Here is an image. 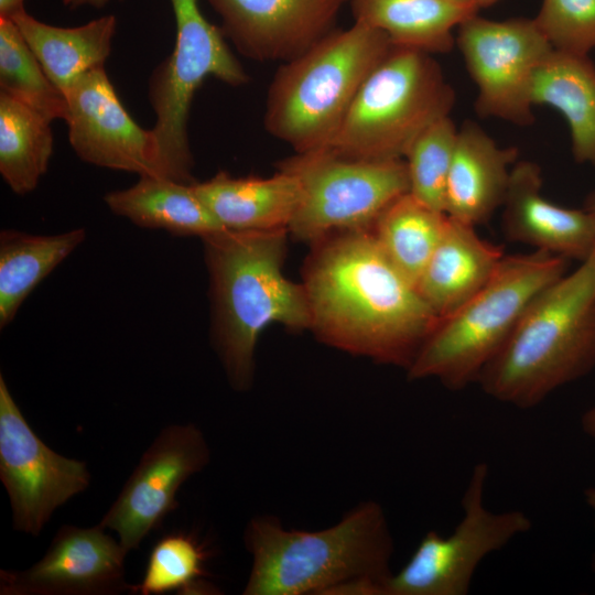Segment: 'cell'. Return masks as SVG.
I'll list each match as a JSON object with an SVG mask.
<instances>
[{"instance_id": "obj_16", "label": "cell", "mask_w": 595, "mask_h": 595, "mask_svg": "<svg viewBox=\"0 0 595 595\" xmlns=\"http://www.w3.org/2000/svg\"><path fill=\"white\" fill-rule=\"evenodd\" d=\"M348 0H208L221 31L246 57L286 62L335 29Z\"/></svg>"}, {"instance_id": "obj_19", "label": "cell", "mask_w": 595, "mask_h": 595, "mask_svg": "<svg viewBox=\"0 0 595 595\" xmlns=\"http://www.w3.org/2000/svg\"><path fill=\"white\" fill-rule=\"evenodd\" d=\"M505 256L504 247L482 239L475 226L448 217L416 289L440 318L478 292Z\"/></svg>"}, {"instance_id": "obj_31", "label": "cell", "mask_w": 595, "mask_h": 595, "mask_svg": "<svg viewBox=\"0 0 595 595\" xmlns=\"http://www.w3.org/2000/svg\"><path fill=\"white\" fill-rule=\"evenodd\" d=\"M534 21L556 52L588 56L595 48V0H542Z\"/></svg>"}, {"instance_id": "obj_4", "label": "cell", "mask_w": 595, "mask_h": 595, "mask_svg": "<svg viewBox=\"0 0 595 595\" xmlns=\"http://www.w3.org/2000/svg\"><path fill=\"white\" fill-rule=\"evenodd\" d=\"M595 367V256L538 293L477 383L519 409L540 404Z\"/></svg>"}, {"instance_id": "obj_10", "label": "cell", "mask_w": 595, "mask_h": 595, "mask_svg": "<svg viewBox=\"0 0 595 595\" xmlns=\"http://www.w3.org/2000/svg\"><path fill=\"white\" fill-rule=\"evenodd\" d=\"M487 478L488 465L476 464L458 524L447 537L428 531L405 565L389 577L383 595H466L480 562L531 529L523 511L495 512L485 506Z\"/></svg>"}, {"instance_id": "obj_6", "label": "cell", "mask_w": 595, "mask_h": 595, "mask_svg": "<svg viewBox=\"0 0 595 595\" xmlns=\"http://www.w3.org/2000/svg\"><path fill=\"white\" fill-rule=\"evenodd\" d=\"M567 261L541 250L505 256L478 292L437 320L408 378H434L452 390L477 382L533 298L566 273Z\"/></svg>"}, {"instance_id": "obj_33", "label": "cell", "mask_w": 595, "mask_h": 595, "mask_svg": "<svg viewBox=\"0 0 595 595\" xmlns=\"http://www.w3.org/2000/svg\"><path fill=\"white\" fill-rule=\"evenodd\" d=\"M581 426L585 434L595 439V404L583 413Z\"/></svg>"}, {"instance_id": "obj_5", "label": "cell", "mask_w": 595, "mask_h": 595, "mask_svg": "<svg viewBox=\"0 0 595 595\" xmlns=\"http://www.w3.org/2000/svg\"><path fill=\"white\" fill-rule=\"evenodd\" d=\"M392 46L386 33L355 21L283 62L268 89L266 130L295 153L325 149Z\"/></svg>"}, {"instance_id": "obj_26", "label": "cell", "mask_w": 595, "mask_h": 595, "mask_svg": "<svg viewBox=\"0 0 595 595\" xmlns=\"http://www.w3.org/2000/svg\"><path fill=\"white\" fill-rule=\"evenodd\" d=\"M51 121L0 93V173L15 194L32 192L46 173L53 153Z\"/></svg>"}, {"instance_id": "obj_12", "label": "cell", "mask_w": 595, "mask_h": 595, "mask_svg": "<svg viewBox=\"0 0 595 595\" xmlns=\"http://www.w3.org/2000/svg\"><path fill=\"white\" fill-rule=\"evenodd\" d=\"M0 479L9 496L12 527L37 537L57 508L85 491L91 479L84 461L48 447L33 431L0 375Z\"/></svg>"}, {"instance_id": "obj_2", "label": "cell", "mask_w": 595, "mask_h": 595, "mask_svg": "<svg viewBox=\"0 0 595 595\" xmlns=\"http://www.w3.org/2000/svg\"><path fill=\"white\" fill-rule=\"evenodd\" d=\"M251 570L244 595H383L393 538L383 508L360 502L332 527L286 529L257 516L244 531Z\"/></svg>"}, {"instance_id": "obj_17", "label": "cell", "mask_w": 595, "mask_h": 595, "mask_svg": "<svg viewBox=\"0 0 595 595\" xmlns=\"http://www.w3.org/2000/svg\"><path fill=\"white\" fill-rule=\"evenodd\" d=\"M538 163L518 160L502 204L501 228L509 241L580 262L593 252L592 224L583 209L556 205L541 194Z\"/></svg>"}, {"instance_id": "obj_35", "label": "cell", "mask_w": 595, "mask_h": 595, "mask_svg": "<svg viewBox=\"0 0 595 595\" xmlns=\"http://www.w3.org/2000/svg\"><path fill=\"white\" fill-rule=\"evenodd\" d=\"M109 1L110 0H63V3L71 9H76L84 6L101 8L105 7Z\"/></svg>"}, {"instance_id": "obj_7", "label": "cell", "mask_w": 595, "mask_h": 595, "mask_svg": "<svg viewBox=\"0 0 595 595\" xmlns=\"http://www.w3.org/2000/svg\"><path fill=\"white\" fill-rule=\"evenodd\" d=\"M454 102L455 91L432 54L393 45L325 149L350 159H402L425 128L450 115Z\"/></svg>"}, {"instance_id": "obj_25", "label": "cell", "mask_w": 595, "mask_h": 595, "mask_svg": "<svg viewBox=\"0 0 595 595\" xmlns=\"http://www.w3.org/2000/svg\"><path fill=\"white\" fill-rule=\"evenodd\" d=\"M86 238L84 228L57 235L0 232V327L8 326L36 285Z\"/></svg>"}, {"instance_id": "obj_38", "label": "cell", "mask_w": 595, "mask_h": 595, "mask_svg": "<svg viewBox=\"0 0 595 595\" xmlns=\"http://www.w3.org/2000/svg\"><path fill=\"white\" fill-rule=\"evenodd\" d=\"M591 564H592L593 571L595 572V553H594L593 556H592V562H591Z\"/></svg>"}, {"instance_id": "obj_32", "label": "cell", "mask_w": 595, "mask_h": 595, "mask_svg": "<svg viewBox=\"0 0 595 595\" xmlns=\"http://www.w3.org/2000/svg\"><path fill=\"white\" fill-rule=\"evenodd\" d=\"M23 11L24 0H0V18L12 19Z\"/></svg>"}, {"instance_id": "obj_14", "label": "cell", "mask_w": 595, "mask_h": 595, "mask_svg": "<svg viewBox=\"0 0 595 595\" xmlns=\"http://www.w3.org/2000/svg\"><path fill=\"white\" fill-rule=\"evenodd\" d=\"M65 96L68 140L83 161L139 176L165 177L152 129L132 119L104 66L77 78Z\"/></svg>"}, {"instance_id": "obj_27", "label": "cell", "mask_w": 595, "mask_h": 595, "mask_svg": "<svg viewBox=\"0 0 595 595\" xmlns=\"http://www.w3.org/2000/svg\"><path fill=\"white\" fill-rule=\"evenodd\" d=\"M447 218L408 192L386 207L371 231L391 262L416 286Z\"/></svg>"}, {"instance_id": "obj_36", "label": "cell", "mask_w": 595, "mask_h": 595, "mask_svg": "<svg viewBox=\"0 0 595 595\" xmlns=\"http://www.w3.org/2000/svg\"><path fill=\"white\" fill-rule=\"evenodd\" d=\"M584 499L586 505L593 511L595 524V487H588L584 490Z\"/></svg>"}, {"instance_id": "obj_13", "label": "cell", "mask_w": 595, "mask_h": 595, "mask_svg": "<svg viewBox=\"0 0 595 595\" xmlns=\"http://www.w3.org/2000/svg\"><path fill=\"white\" fill-rule=\"evenodd\" d=\"M210 462V448L194 423L163 428L141 455L99 524L130 552L178 507L183 484Z\"/></svg>"}, {"instance_id": "obj_24", "label": "cell", "mask_w": 595, "mask_h": 595, "mask_svg": "<svg viewBox=\"0 0 595 595\" xmlns=\"http://www.w3.org/2000/svg\"><path fill=\"white\" fill-rule=\"evenodd\" d=\"M12 20L51 80L65 94L85 73L104 66L117 21L105 15L75 28L41 22L26 11Z\"/></svg>"}, {"instance_id": "obj_9", "label": "cell", "mask_w": 595, "mask_h": 595, "mask_svg": "<svg viewBox=\"0 0 595 595\" xmlns=\"http://www.w3.org/2000/svg\"><path fill=\"white\" fill-rule=\"evenodd\" d=\"M278 169L300 183V204L289 231L301 240L317 242L336 232L371 229L386 207L409 192L402 159H350L321 149L295 153Z\"/></svg>"}, {"instance_id": "obj_21", "label": "cell", "mask_w": 595, "mask_h": 595, "mask_svg": "<svg viewBox=\"0 0 595 595\" xmlns=\"http://www.w3.org/2000/svg\"><path fill=\"white\" fill-rule=\"evenodd\" d=\"M530 100L565 118L574 160L595 166V65L588 56L552 50L532 76Z\"/></svg>"}, {"instance_id": "obj_30", "label": "cell", "mask_w": 595, "mask_h": 595, "mask_svg": "<svg viewBox=\"0 0 595 595\" xmlns=\"http://www.w3.org/2000/svg\"><path fill=\"white\" fill-rule=\"evenodd\" d=\"M457 132L450 115L442 117L416 137L404 156L409 193L443 213Z\"/></svg>"}, {"instance_id": "obj_18", "label": "cell", "mask_w": 595, "mask_h": 595, "mask_svg": "<svg viewBox=\"0 0 595 595\" xmlns=\"http://www.w3.org/2000/svg\"><path fill=\"white\" fill-rule=\"evenodd\" d=\"M516 147H500L476 122L458 128L448 173L445 214L476 226L487 221L502 206L513 164Z\"/></svg>"}, {"instance_id": "obj_3", "label": "cell", "mask_w": 595, "mask_h": 595, "mask_svg": "<svg viewBox=\"0 0 595 595\" xmlns=\"http://www.w3.org/2000/svg\"><path fill=\"white\" fill-rule=\"evenodd\" d=\"M286 229H224L203 237L213 302V340L227 379L237 391L251 388L260 334L279 323L311 326L305 288L285 278Z\"/></svg>"}, {"instance_id": "obj_11", "label": "cell", "mask_w": 595, "mask_h": 595, "mask_svg": "<svg viewBox=\"0 0 595 595\" xmlns=\"http://www.w3.org/2000/svg\"><path fill=\"white\" fill-rule=\"evenodd\" d=\"M457 29L456 44L478 90L476 112L517 126L531 125V79L553 50L534 19L497 21L477 13Z\"/></svg>"}, {"instance_id": "obj_22", "label": "cell", "mask_w": 595, "mask_h": 595, "mask_svg": "<svg viewBox=\"0 0 595 595\" xmlns=\"http://www.w3.org/2000/svg\"><path fill=\"white\" fill-rule=\"evenodd\" d=\"M354 20L376 28L397 46L446 53L453 30L478 9L459 0H349Z\"/></svg>"}, {"instance_id": "obj_20", "label": "cell", "mask_w": 595, "mask_h": 595, "mask_svg": "<svg viewBox=\"0 0 595 595\" xmlns=\"http://www.w3.org/2000/svg\"><path fill=\"white\" fill-rule=\"evenodd\" d=\"M193 185L214 217L228 230H289L301 198L299 180L282 169L270 177H234L219 172Z\"/></svg>"}, {"instance_id": "obj_29", "label": "cell", "mask_w": 595, "mask_h": 595, "mask_svg": "<svg viewBox=\"0 0 595 595\" xmlns=\"http://www.w3.org/2000/svg\"><path fill=\"white\" fill-rule=\"evenodd\" d=\"M206 555L204 548L192 536L169 533L152 548L143 577L139 584L132 585L130 593L160 595L174 591L182 594L214 591L203 581Z\"/></svg>"}, {"instance_id": "obj_8", "label": "cell", "mask_w": 595, "mask_h": 595, "mask_svg": "<svg viewBox=\"0 0 595 595\" xmlns=\"http://www.w3.org/2000/svg\"><path fill=\"white\" fill-rule=\"evenodd\" d=\"M170 1L176 39L172 54L154 68L149 80V101L156 117L152 131L165 177L193 184L187 123L195 93L209 76L230 86L247 84L249 76L221 29L204 17L198 0Z\"/></svg>"}, {"instance_id": "obj_1", "label": "cell", "mask_w": 595, "mask_h": 595, "mask_svg": "<svg viewBox=\"0 0 595 595\" xmlns=\"http://www.w3.org/2000/svg\"><path fill=\"white\" fill-rule=\"evenodd\" d=\"M303 285L311 326L324 343L378 363L415 359L439 317L387 257L371 229L317 241Z\"/></svg>"}, {"instance_id": "obj_23", "label": "cell", "mask_w": 595, "mask_h": 595, "mask_svg": "<svg viewBox=\"0 0 595 595\" xmlns=\"http://www.w3.org/2000/svg\"><path fill=\"white\" fill-rule=\"evenodd\" d=\"M193 184L139 176L134 185L109 192L104 201L112 213L142 228L201 238L224 230Z\"/></svg>"}, {"instance_id": "obj_28", "label": "cell", "mask_w": 595, "mask_h": 595, "mask_svg": "<svg viewBox=\"0 0 595 595\" xmlns=\"http://www.w3.org/2000/svg\"><path fill=\"white\" fill-rule=\"evenodd\" d=\"M1 93L31 107L50 121L67 116L65 94L51 80L17 24L0 18Z\"/></svg>"}, {"instance_id": "obj_37", "label": "cell", "mask_w": 595, "mask_h": 595, "mask_svg": "<svg viewBox=\"0 0 595 595\" xmlns=\"http://www.w3.org/2000/svg\"><path fill=\"white\" fill-rule=\"evenodd\" d=\"M459 1L472 4V6L476 7L478 10H480L482 8H487V7L494 6L495 3H497L500 0H459Z\"/></svg>"}, {"instance_id": "obj_15", "label": "cell", "mask_w": 595, "mask_h": 595, "mask_svg": "<svg viewBox=\"0 0 595 595\" xmlns=\"http://www.w3.org/2000/svg\"><path fill=\"white\" fill-rule=\"evenodd\" d=\"M99 523L62 526L43 556L25 570H1V595H118L126 581L129 553Z\"/></svg>"}, {"instance_id": "obj_34", "label": "cell", "mask_w": 595, "mask_h": 595, "mask_svg": "<svg viewBox=\"0 0 595 595\" xmlns=\"http://www.w3.org/2000/svg\"><path fill=\"white\" fill-rule=\"evenodd\" d=\"M583 209L588 214L592 224L593 253L595 256V190L591 191L584 201Z\"/></svg>"}]
</instances>
